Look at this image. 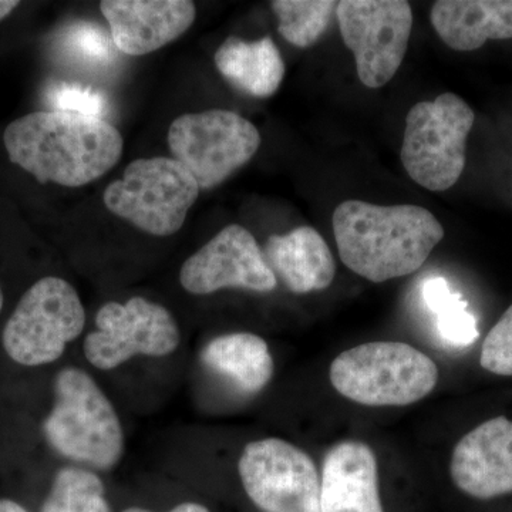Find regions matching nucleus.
<instances>
[{
	"instance_id": "obj_1",
	"label": "nucleus",
	"mask_w": 512,
	"mask_h": 512,
	"mask_svg": "<svg viewBox=\"0 0 512 512\" xmlns=\"http://www.w3.org/2000/svg\"><path fill=\"white\" fill-rule=\"evenodd\" d=\"M3 143L13 164L40 184L83 187L119 163L124 141L113 124L69 111H33L12 121Z\"/></svg>"
},
{
	"instance_id": "obj_2",
	"label": "nucleus",
	"mask_w": 512,
	"mask_h": 512,
	"mask_svg": "<svg viewBox=\"0 0 512 512\" xmlns=\"http://www.w3.org/2000/svg\"><path fill=\"white\" fill-rule=\"evenodd\" d=\"M332 224L343 264L375 284L413 274L444 238L439 220L417 205L349 200L333 212Z\"/></svg>"
},
{
	"instance_id": "obj_3",
	"label": "nucleus",
	"mask_w": 512,
	"mask_h": 512,
	"mask_svg": "<svg viewBox=\"0 0 512 512\" xmlns=\"http://www.w3.org/2000/svg\"><path fill=\"white\" fill-rule=\"evenodd\" d=\"M43 434L60 456L96 470H111L123 457L119 414L93 377L77 367L56 376L55 404Z\"/></svg>"
},
{
	"instance_id": "obj_4",
	"label": "nucleus",
	"mask_w": 512,
	"mask_h": 512,
	"mask_svg": "<svg viewBox=\"0 0 512 512\" xmlns=\"http://www.w3.org/2000/svg\"><path fill=\"white\" fill-rule=\"evenodd\" d=\"M336 392L369 407L409 406L436 389L431 357L402 342H370L340 353L329 370Z\"/></svg>"
},
{
	"instance_id": "obj_5",
	"label": "nucleus",
	"mask_w": 512,
	"mask_h": 512,
	"mask_svg": "<svg viewBox=\"0 0 512 512\" xmlns=\"http://www.w3.org/2000/svg\"><path fill=\"white\" fill-rule=\"evenodd\" d=\"M200 185L173 157L138 158L103 195L111 214L154 235L170 237L183 228L198 200Z\"/></svg>"
},
{
	"instance_id": "obj_6",
	"label": "nucleus",
	"mask_w": 512,
	"mask_h": 512,
	"mask_svg": "<svg viewBox=\"0 0 512 512\" xmlns=\"http://www.w3.org/2000/svg\"><path fill=\"white\" fill-rule=\"evenodd\" d=\"M474 111L457 94L444 93L410 109L400 158L414 183L430 191L456 185L466 167Z\"/></svg>"
},
{
	"instance_id": "obj_7",
	"label": "nucleus",
	"mask_w": 512,
	"mask_h": 512,
	"mask_svg": "<svg viewBox=\"0 0 512 512\" xmlns=\"http://www.w3.org/2000/svg\"><path fill=\"white\" fill-rule=\"evenodd\" d=\"M86 311L69 282L46 276L30 286L3 329V349L22 366L49 365L82 335Z\"/></svg>"
},
{
	"instance_id": "obj_8",
	"label": "nucleus",
	"mask_w": 512,
	"mask_h": 512,
	"mask_svg": "<svg viewBox=\"0 0 512 512\" xmlns=\"http://www.w3.org/2000/svg\"><path fill=\"white\" fill-rule=\"evenodd\" d=\"M261 146L258 128L235 111L207 110L184 114L168 130V147L201 190L227 181L252 160Z\"/></svg>"
},
{
	"instance_id": "obj_9",
	"label": "nucleus",
	"mask_w": 512,
	"mask_h": 512,
	"mask_svg": "<svg viewBox=\"0 0 512 512\" xmlns=\"http://www.w3.org/2000/svg\"><path fill=\"white\" fill-rule=\"evenodd\" d=\"M343 42L356 60L357 76L369 89H379L402 66L413 12L404 0H343L336 8Z\"/></svg>"
},
{
	"instance_id": "obj_10",
	"label": "nucleus",
	"mask_w": 512,
	"mask_h": 512,
	"mask_svg": "<svg viewBox=\"0 0 512 512\" xmlns=\"http://www.w3.org/2000/svg\"><path fill=\"white\" fill-rule=\"evenodd\" d=\"M173 313L147 299L109 302L96 316V330L84 340V356L96 369L113 370L136 356L164 357L180 345Z\"/></svg>"
},
{
	"instance_id": "obj_11",
	"label": "nucleus",
	"mask_w": 512,
	"mask_h": 512,
	"mask_svg": "<svg viewBox=\"0 0 512 512\" xmlns=\"http://www.w3.org/2000/svg\"><path fill=\"white\" fill-rule=\"evenodd\" d=\"M238 471L249 500L262 512H320L318 468L289 441H251L242 451Z\"/></svg>"
},
{
	"instance_id": "obj_12",
	"label": "nucleus",
	"mask_w": 512,
	"mask_h": 512,
	"mask_svg": "<svg viewBox=\"0 0 512 512\" xmlns=\"http://www.w3.org/2000/svg\"><path fill=\"white\" fill-rule=\"evenodd\" d=\"M180 284L192 295H211L227 288L265 293L274 291L278 279L254 235L231 224L184 262Z\"/></svg>"
},
{
	"instance_id": "obj_13",
	"label": "nucleus",
	"mask_w": 512,
	"mask_h": 512,
	"mask_svg": "<svg viewBox=\"0 0 512 512\" xmlns=\"http://www.w3.org/2000/svg\"><path fill=\"white\" fill-rule=\"evenodd\" d=\"M451 478L458 490L478 500L512 493V421H484L454 448Z\"/></svg>"
},
{
	"instance_id": "obj_14",
	"label": "nucleus",
	"mask_w": 512,
	"mask_h": 512,
	"mask_svg": "<svg viewBox=\"0 0 512 512\" xmlns=\"http://www.w3.org/2000/svg\"><path fill=\"white\" fill-rule=\"evenodd\" d=\"M100 10L119 52L144 56L183 36L195 22L190 0H104Z\"/></svg>"
},
{
	"instance_id": "obj_15",
	"label": "nucleus",
	"mask_w": 512,
	"mask_h": 512,
	"mask_svg": "<svg viewBox=\"0 0 512 512\" xmlns=\"http://www.w3.org/2000/svg\"><path fill=\"white\" fill-rule=\"evenodd\" d=\"M320 512H384L372 448L342 441L328 451L320 477Z\"/></svg>"
},
{
	"instance_id": "obj_16",
	"label": "nucleus",
	"mask_w": 512,
	"mask_h": 512,
	"mask_svg": "<svg viewBox=\"0 0 512 512\" xmlns=\"http://www.w3.org/2000/svg\"><path fill=\"white\" fill-rule=\"evenodd\" d=\"M265 258L276 279L296 295L323 291L335 279L336 264L329 245L308 225L269 237Z\"/></svg>"
},
{
	"instance_id": "obj_17",
	"label": "nucleus",
	"mask_w": 512,
	"mask_h": 512,
	"mask_svg": "<svg viewBox=\"0 0 512 512\" xmlns=\"http://www.w3.org/2000/svg\"><path fill=\"white\" fill-rule=\"evenodd\" d=\"M431 25L450 49L471 52L512 37V0H439Z\"/></svg>"
},
{
	"instance_id": "obj_18",
	"label": "nucleus",
	"mask_w": 512,
	"mask_h": 512,
	"mask_svg": "<svg viewBox=\"0 0 512 512\" xmlns=\"http://www.w3.org/2000/svg\"><path fill=\"white\" fill-rule=\"evenodd\" d=\"M201 362L242 394L262 392L274 377L268 343L254 333H229L212 339L202 349Z\"/></svg>"
},
{
	"instance_id": "obj_19",
	"label": "nucleus",
	"mask_w": 512,
	"mask_h": 512,
	"mask_svg": "<svg viewBox=\"0 0 512 512\" xmlns=\"http://www.w3.org/2000/svg\"><path fill=\"white\" fill-rule=\"evenodd\" d=\"M214 60L228 83L256 99L274 96L284 82L285 62L271 37L255 42L228 37Z\"/></svg>"
},
{
	"instance_id": "obj_20",
	"label": "nucleus",
	"mask_w": 512,
	"mask_h": 512,
	"mask_svg": "<svg viewBox=\"0 0 512 512\" xmlns=\"http://www.w3.org/2000/svg\"><path fill=\"white\" fill-rule=\"evenodd\" d=\"M42 512H110L103 481L84 468H62L57 471Z\"/></svg>"
},
{
	"instance_id": "obj_21",
	"label": "nucleus",
	"mask_w": 512,
	"mask_h": 512,
	"mask_svg": "<svg viewBox=\"0 0 512 512\" xmlns=\"http://www.w3.org/2000/svg\"><path fill=\"white\" fill-rule=\"evenodd\" d=\"M272 10L279 20V33L296 47H311L328 29L332 13L338 8L333 0H275Z\"/></svg>"
},
{
	"instance_id": "obj_22",
	"label": "nucleus",
	"mask_w": 512,
	"mask_h": 512,
	"mask_svg": "<svg viewBox=\"0 0 512 512\" xmlns=\"http://www.w3.org/2000/svg\"><path fill=\"white\" fill-rule=\"evenodd\" d=\"M63 47L73 60L90 67H104L117 57L111 35L90 22H77L67 28L63 36Z\"/></svg>"
},
{
	"instance_id": "obj_23",
	"label": "nucleus",
	"mask_w": 512,
	"mask_h": 512,
	"mask_svg": "<svg viewBox=\"0 0 512 512\" xmlns=\"http://www.w3.org/2000/svg\"><path fill=\"white\" fill-rule=\"evenodd\" d=\"M46 103L56 111L83 114L104 119L109 113V104L103 94L93 87L76 83H53L47 87Z\"/></svg>"
},
{
	"instance_id": "obj_24",
	"label": "nucleus",
	"mask_w": 512,
	"mask_h": 512,
	"mask_svg": "<svg viewBox=\"0 0 512 512\" xmlns=\"http://www.w3.org/2000/svg\"><path fill=\"white\" fill-rule=\"evenodd\" d=\"M480 365L493 375L512 376V305L484 339Z\"/></svg>"
},
{
	"instance_id": "obj_25",
	"label": "nucleus",
	"mask_w": 512,
	"mask_h": 512,
	"mask_svg": "<svg viewBox=\"0 0 512 512\" xmlns=\"http://www.w3.org/2000/svg\"><path fill=\"white\" fill-rule=\"evenodd\" d=\"M437 326L444 340L460 348L473 345L478 338L477 320L461 296L437 315Z\"/></svg>"
},
{
	"instance_id": "obj_26",
	"label": "nucleus",
	"mask_w": 512,
	"mask_h": 512,
	"mask_svg": "<svg viewBox=\"0 0 512 512\" xmlns=\"http://www.w3.org/2000/svg\"><path fill=\"white\" fill-rule=\"evenodd\" d=\"M453 295L444 278H430L423 284V299L431 312L436 313Z\"/></svg>"
},
{
	"instance_id": "obj_27",
	"label": "nucleus",
	"mask_w": 512,
	"mask_h": 512,
	"mask_svg": "<svg viewBox=\"0 0 512 512\" xmlns=\"http://www.w3.org/2000/svg\"><path fill=\"white\" fill-rule=\"evenodd\" d=\"M123 512H148L146 510H141V508H127V510H124ZM170 512H210L208 511L207 507H204V505L197 504V503H184L177 505V507L174 508V510H171Z\"/></svg>"
},
{
	"instance_id": "obj_28",
	"label": "nucleus",
	"mask_w": 512,
	"mask_h": 512,
	"mask_svg": "<svg viewBox=\"0 0 512 512\" xmlns=\"http://www.w3.org/2000/svg\"><path fill=\"white\" fill-rule=\"evenodd\" d=\"M19 2H13V0H0V22L3 19L8 18L10 13L18 8Z\"/></svg>"
},
{
	"instance_id": "obj_29",
	"label": "nucleus",
	"mask_w": 512,
	"mask_h": 512,
	"mask_svg": "<svg viewBox=\"0 0 512 512\" xmlns=\"http://www.w3.org/2000/svg\"><path fill=\"white\" fill-rule=\"evenodd\" d=\"M0 512H29L22 505L12 500H0Z\"/></svg>"
},
{
	"instance_id": "obj_30",
	"label": "nucleus",
	"mask_w": 512,
	"mask_h": 512,
	"mask_svg": "<svg viewBox=\"0 0 512 512\" xmlns=\"http://www.w3.org/2000/svg\"><path fill=\"white\" fill-rule=\"evenodd\" d=\"M3 308V292L2 289H0V312H2Z\"/></svg>"
}]
</instances>
